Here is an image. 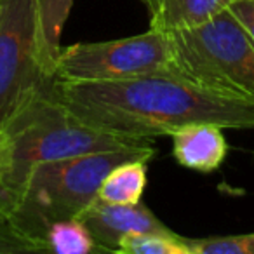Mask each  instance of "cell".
I'll return each instance as SVG.
<instances>
[{"instance_id": "ba28073f", "label": "cell", "mask_w": 254, "mask_h": 254, "mask_svg": "<svg viewBox=\"0 0 254 254\" xmlns=\"http://www.w3.org/2000/svg\"><path fill=\"white\" fill-rule=\"evenodd\" d=\"M169 136L174 160L190 171L211 174L221 167L228 155V143L219 124H187Z\"/></svg>"}, {"instance_id": "5bb4252c", "label": "cell", "mask_w": 254, "mask_h": 254, "mask_svg": "<svg viewBox=\"0 0 254 254\" xmlns=\"http://www.w3.org/2000/svg\"><path fill=\"white\" fill-rule=\"evenodd\" d=\"M191 254H254V233L188 239Z\"/></svg>"}, {"instance_id": "4fadbf2b", "label": "cell", "mask_w": 254, "mask_h": 254, "mask_svg": "<svg viewBox=\"0 0 254 254\" xmlns=\"http://www.w3.org/2000/svg\"><path fill=\"white\" fill-rule=\"evenodd\" d=\"M73 2L75 0H37L46 39L51 49L58 54L61 51V35Z\"/></svg>"}, {"instance_id": "30bf717a", "label": "cell", "mask_w": 254, "mask_h": 254, "mask_svg": "<svg viewBox=\"0 0 254 254\" xmlns=\"http://www.w3.org/2000/svg\"><path fill=\"white\" fill-rule=\"evenodd\" d=\"M148 162L146 159H129L117 164L103 178L98 198L110 204H139L148 185Z\"/></svg>"}, {"instance_id": "52a82bcc", "label": "cell", "mask_w": 254, "mask_h": 254, "mask_svg": "<svg viewBox=\"0 0 254 254\" xmlns=\"http://www.w3.org/2000/svg\"><path fill=\"white\" fill-rule=\"evenodd\" d=\"M78 218L92 233L98 251L110 253H117L120 240L129 233L169 232V228L143 202L132 205L110 204L96 197Z\"/></svg>"}, {"instance_id": "7c38bea8", "label": "cell", "mask_w": 254, "mask_h": 254, "mask_svg": "<svg viewBox=\"0 0 254 254\" xmlns=\"http://www.w3.org/2000/svg\"><path fill=\"white\" fill-rule=\"evenodd\" d=\"M117 253L122 254H191L188 239L174 232L129 233L119 244Z\"/></svg>"}, {"instance_id": "6da1fadb", "label": "cell", "mask_w": 254, "mask_h": 254, "mask_svg": "<svg viewBox=\"0 0 254 254\" xmlns=\"http://www.w3.org/2000/svg\"><path fill=\"white\" fill-rule=\"evenodd\" d=\"M53 96L82 122L138 139L169 136L195 122L254 129V103L218 94L174 73L113 82L56 80Z\"/></svg>"}, {"instance_id": "8992f818", "label": "cell", "mask_w": 254, "mask_h": 254, "mask_svg": "<svg viewBox=\"0 0 254 254\" xmlns=\"http://www.w3.org/2000/svg\"><path fill=\"white\" fill-rule=\"evenodd\" d=\"M155 73L181 71L171 33L153 28L126 39L61 47L56 60V80L113 82Z\"/></svg>"}, {"instance_id": "7a4b0ae2", "label": "cell", "mask_w": 254, "mask_h": 254, "mask_svg": "<svg viewBox=\"0 0 254 254\" xmlns=\"http://www.w3.org/2000/svg\"><path fill=\"white\" fill-rule=\"evenodd\" d=\"M153 145L129 146L37 164L30 171L18 202L2 219L21 251H44V232L53 221L78 218L98 197L99 185L110 169L129 159L152 160Z\"/></svg>"}, {"instance_id": "9a60e30c", "label": "cell", "mask_w": 254, "mask_h": 254, "mask_svg": "<svg viewBox=\"0 0 254 254\" xmlns=\"http://www.w3.org/2000/svg\"><path fill=\"white\" fill-rule=\"evenodd\" d=\"M228 11L244 26L254 44V0H235L233 4H230Z\"/></svg>"}, {"instance_id": "5b68a950", "label": "cell", "mask_w": 254, "mask_h": 254, "mask_svg": "<svg viewBox=\"0 0 254 254\" xmlns=\"http://www.w3.org/2000/svg\"><path fill=\"white\" fill-rule=\"evenodd\" d=\"M181 75L240 101L254 103V44L232 12L171 33Z\"/></svg>"}, {"instance_id": "8fae6325", "label": "cell", "mask_w": 254, "mask_h": 254, "mask_svg": "<svg viewBox=\"0 0 254 254\" xmlns=\"http://www.w3.org/2000/svg\"><path fill=\"white\" fill-rule=\"evenodd\" d=\"M44 251L56 254H89L98 251L92 233L80 218H64L53 221L44 232Z\"/></svg>"}, {"instance_id": "277c9868", "label": "cell", "mask_w": 254, "mask_h": 254, "mask_svg": "<svg viewBox=\"0 0 254 254\" xmlns=\"http://www.w3.org/2000/svg\"><path fill=\"white\" fill-rule=\"evenodd\" d=\"M56 60L37 0H0V126L53 92Z\"/></svg>"}, {"instance_id": "3957f363", "label": "cell", "mask_w": 254, "mask_h": 254, "mask_svg": "<svg viewBox=\"0 0 254 254\" xmlns=\"http://www.w3.org/2000/svg\"><path fill=\"white\" fill-rule=\"evenodd\" d=\"M12 141V164L0 187V221L18 202L30 171L37 164L96 152L146 145L138 139L101 131L82 122L51 94H44L4 124Z\"/></svg>"}, {"instance_id": "9c48e42d", "label": "cell", "mask_w": 254, "mask_h": 254, "mask_svg": "<svg viewBox=\"0 0 254 254\" xmlns=\"http://www.w3.org/2000/svg\"><path fill=\"white\" fill-rule=\"evenodd\" d=\"M235 0H143L150 28L157 32H181L209 21L226 11Z\"/></svg>"}, {"instance_id": "2e32d148", "label": "cell", "mask_w": 254, "mask_h": 254, "mask_svg": "<svg viewBox=\"0 0 254 254\" xmlns=\"http://www.w3.org/2000/svg\"><path fill=\"white\" fill-rule=\"evenodd\" d=\"M12 164V141L7 129L0 126V187L4 185Z\"/></svg>"}]
</instances>
